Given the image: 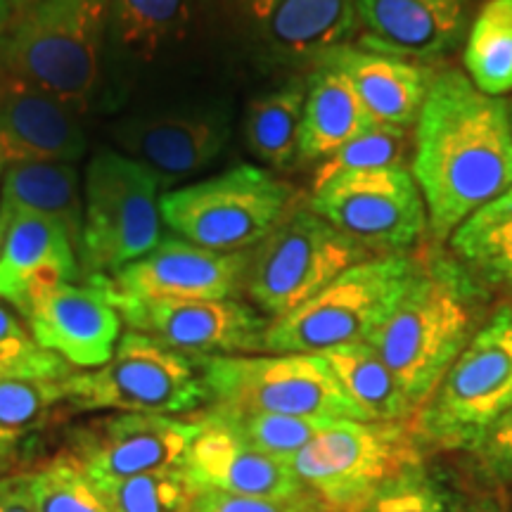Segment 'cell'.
<instances>
[{
	"label": "cell",
	"instance_id": "ab89813d",
	"mask_svg": "<svg viewBox=\"0 0 512 512\" xmlns=\"http://www.w3.org/2000/svg\"><path fill=\"white\" fill-rule=\"evenodd\" d=\"M482 448L491 463L512 470V411L489 432V437L482 441Z\"/></svg>",
	"mask_w": 512,
	"mask_h": 512
},
{
	"label": "cell",
	"instance_id": "e575fe53",
	"mask_svg": "<svg viewBox=\"0 0 512 512\" xmlns=\"http://www.w3.org/2000/svg\"><path fill=\"white\" fill-rule=\"evenodd\" d=\"M408 147V128L375 124L366 133L351 140L337 150L335 155L323 159L318 166L313 185L328 181L332 176L347 174V171L384 169V166H403V155Z\"/></svg>",
	"mask_w": 512,
	"mask_h": 512
},
{
	"label": "cell",
	"instance_id": "7402d4cb",
	"mask_svg": "<svg viewBox=\"0 0 512 512\" xmlns=\"http://www.w3.org/2000/svg\"><path fill=\"white\" fill-rule=\"evenodd\" d=\"M361 46L406 60H437L467 31L465 0H354Z\"/></svg>",
	"mask_w": 512,
	"mask_h": 512
},
{
	"label": "cell",
	"instance_id": "ac0fdd59",
	"mask_svg": "<svg viewBox=\"0 0 512 512\" xmlns=\"http://www.w3.org/2000/svg\"><path fill=\"white\" fill-rule=\"evenodd\" d=\"M121 155L136 159L174 185L207 169L230 140L228 107L140 114L119 121L112 131Z\"/></svg>",
	"mask_w": 512,
	"mask_h": 512
},
{
	"label": "cell",
	"instance_id": "d6a6232c",
	"mask_svg": "<svg viewBox=\"0 0 512 512\" xmlns=\"http://www.w3.org/2000/svg\"><path fill=\"white\" fill-rule=\"evenodd\" d=\"M211 413L226 420L256 451L283 460V463H290L302 448L309 446L320 432H325L335 422L328 418H302V415H228L219 411Z\"/></svg>",
	"mask_w": 512,
	"mask_h": 512
},
{
	"label": "cell",
	"instance_id": "e0dca14e",
	"mask_svg": "<svg viewBox=\"0 0 512 512\" xmlns=\"http://www.w3.org/2000/svg\"><path fill=\"white\" fill-rule=\"evenodd\" d=\"M249 252H214L166 238L143 259L100 280L133 299H235L245 287Z\"/></svg>",
	"mask_w": 512,
	"mask_h": 512
},
{
	"label": "cell",
	"instance_id": "ffe728a7",
	"mask_svg": "<svg viewBox=\"0 0 512 512\" xmlns=\"http://www.w3.org/2000/svg\"><path fill=\"white\" fill-rule=\"evenodd\" d=\"M81 280L72 238L36 211L0 207V302L22 313L38 292Z\"/></svg>",
	"mask_w": 512,
	"mask_h": 512
},
{
	"label": "cell",
	"instance_id": "8992f818",
	"mask_svg": "<svg viewBox=\"0 0 512 512\" xmlns=\"http://www.w3.org/2000/svg\"><path fill=\"white\" fill-rule=\"evenodd\" d=\"M202 382L219 413L366 420L318 354L202 358Z\"/></svg>",
	"mask_w": 512,
	"mask_h": 512
},
{
	"label": "cell",
	"instance_id": "3957f363",
	"mask_svg": "<svg viewBox=\"0 0 512 512\" xmlns=\"http://www.w3.org/2000/svg\"><path fill=\"white\" fill-rule=\"evenodd\" d=\"M110 0H36L12 15L0 41V74L86 112L98 88Z\"/></svg>",
	"mask_w": 512,
	"mask_h": 512
},
{
	"label": "cell",
	"instance_id": "2e32d148",
	"mask_svg": "<svg viewBox=\"0 0 512 512\" xmlns=\"http://www.w3.org/2000/svg\"><path fill=\"white\" fill-rule=\"evenodd\" d=\"M19 316L38 347L83 370L100 368L110 361L124 323L93 280L48 287L38 292Z\"/></svg>",
	"mask_w": 512,
	"mask_h": 512
},
{
	"label": "cell",
	"instance_id": "277c9868",
	"mask_svg": "<svg viewBox=\"0 0 512 512\" xmlns=\"http://www.w3.org/2000/svg\"><path fill=\"white\" fill-rule=\"evenodd\" d=\"M415 266L408 256L387 254L347 268L309 302L275 318L266 330L264 349L273 354H325L368 342L411 283Z\"/></svg>",
	"mask_w": 512,
	"mask_h": 512
},
{
	"label": "cell",
	"instance_id": "d4e9b609",
	"mask_svg": "<svg viewBox=\"0 0 512 512\" xmlns=\"http://www.w3.org/2000/svg\"><path fill=\"white\" fill-rule=\"evenodd\" d=\"M370 126H375V121L370 119L347 76L330 64H313V72L306 79L297 164L328 159L361 133H366Z\"/></svg>",
	"mask_w": 512,
	"mask_h": 512
},
{
	"label": "cell",
	"instance_id": "52a82bcc",
	"mask_svg": "<svg viewBox=\"0 0 512 512\" xmlns=\"http://www.w3.org/2000/svg\"><path fill=\"white\" fill-rule=\"evenodd\" d=\"M294 207V190L261 166L240 164L207 181L166 190L162 221L192 245L214 252L254 249Z\"/></svg>",
	"mask_w": 512,
	"mask_h": 512
},
{
	"label": "cell",
	"instance_id": "4fadbf2b",
	"mask_svg": "<svg viewBox=\"0 0 512 512\" xmlns=\"http://www.w3.org/2000/svg\"><path fill=\"white\" fill-rule=\"evenodd\" d=\"M309 207L370 254H401L427 228L425 200L406 166L332 176L313 185Z\"/></svg>",
	"mask_w": 512,
	"mask_h": 512
},
{
	"label": "cell",
	"instance_id": "74e56055",
	"mask_svg": "<svg viewBox=\"0 0 512 512\" xmlns=\"http://www.w3.org/2000/svg\"><path fill=\"white\" fill-rule=\"evenodd\" d=\"M27 323H22L10 304L0 302V363H19L41 354Z\"/></svg>",
	"mask_w": 512,
	"mask_h": 512
},
{
	"label": "cell",
	"instance_id": "ba28073f",
	"mask_svg": "<svg viewBox=\"0 0 512 512\" xmlns=\"http://www.w3.org/2000/svg\"><path fill=\"white\" fill-rule=\"evenodd\" d=\"M418 463V446L403 422L335 420L287 465L325 508L356 512Z\"/></svg>",
	"mask_w": 512,
	"mask_h": 512
},
{
	"label": "cell",
	"instance_id": "8d00e7d4",
	"mask_svg": "<svg viewBox=\"0 0 512 512\" xmlns=\"http://www.w3.org/2000/svg\"><path fill=\"white\" fill-rule=\"evenodd\" d=\"M190 512H328L311 494L292 498L230 496L221 491H195Z\"/></svg>",
	"mask_w": 512,
	"mask_h": 512
},
{
	"label": "cell",
	"instance_id": "1f68e13d",
	"mask_svg": "<svg viewBox=\"0 0 512 512\" xmlns=\"http://www.w3.org/2000/svg\"><path fill=\"white\" fill-rule=\"evenodd\" d=\"M110 512H190L195 489L183 470L93 482Z\"/></svg>",
	"mask_w": 512,
	"mask_h": 512
},
{
	"label": "cell",
	"instance_id": "44dd1931",
	"mask_svg": "<svg viewBox=\"0 0 512 512\" xmlns=\"http://www.w3.org/2000/svg\"><path fill=\"white\" fill-rule=\"evenodd\" d=\"M183 472L195 491L254 498L309 494L290 465L256 451L216 413L200 420V432L185 456Z\"/></svg>",
	"mask_w": 512,
	"mask_h": 512
},
{
	"label": "cell",
	"instance_id": "7a4b0ae2",
	"mask_svg": "<svg viewBox=\"0 0 512 512\" xmlns=\"http://www.w3.org/2000/svg\"><path fill=\"white\" fill-rule=\"evenodd\" d=\"M460 264L434 256L415 273L368 344L387 363L413 408L432 399L470 342L472 290Z\"/></svg>",
	"mask_w": 512,
	"mask_h": 512
},
{
	"label": "cell",
	"instance_id": "6da1fadb",
	"mask_svg": "<svg viewBox=\"0 0 512 512\" xmlns=\"http://www.w3.org/2000/svg\"><path fill=\"white\" fill-rule=\"evenodd\" d=\"M413 178L427 226L448 240L475 211L512 188V112L463 72L432 79L415 121Z\"/></svg>",
	"mask_w": 512,
	"mask_h": 512
},
{
	"label": "cell",
	"instance_id": "83f0119b",
	"mask_svg": "<svg viewBox=\"0 0 512 512\" xmlns=\"http://www.w3.org/2000/svg\"><path fill=\"white\" fill-rule=\"evenodd\" d=\"M306 105V81L294 79L249 105L245 140L249 152L273 169L297 164Z\"/></svg>",
	"mask_w": 512,
	"mask_h": 512
},
{
	"label": "cell",
	"instance_id": "5b68a950",
	"mask_svg": "<svg viewBox=\"0 0 512 512\" xmlns=\"http://www.w3.org/2000/svg\"><path fill=\"white\" fill-rule=\"evenodd\" d=\"M159 178L121 152H100L83 183L81 280L114 275L162 242Z\"/></svg>",
	"mask_w": 512,
	"mask_h": 512
},
{
	"label": "cell",
	"instance_id": "484cf974",
	"mask_svg": "<svg viewBox=\"0 0 512 512\" xmlns=\"http://www.w3.org/2000/svg\"><path fill=\"white\" fill-rule=\"evenodd\" d=\"M0 207L36 211L57 221L79 256L83 238V195L74 164H27L0 176Z\"/></svg>",
	"mask_w": 512,
	"mask_h": 512
},
{
	"label": "cell",
	"instance_id": "4316f807",
	"mask_svg": "<svg viewBox=\"0 0 512 512\" xmlns=\"http://www.w3.org/2000/svg\"><path fill=\"white\" fill-rule=\"evenodd\" d=\"M339 387L370 422H403L415 408L382 356L368 342L325 351Z\"/></svg>",
	"mask_w": 512,
	"mask_h": 512
},
{
	"label": "cell",
	"instance_id": "ee69618b",
	"mask_svg": "<svg viewBox=\"0 0 512 512\" xmlns=\"http://www.w3.org/2000/svg\"><path fill=\"white\" fill-rule=\"evenodd\" d=\"M510 112H512V105H510Z\"/></svg>",
	"mask_w": 512,
	"mask_h": 512
},
{
	"label": "cell",
	"instance_id": "7c38bea8",
	"mask_svg": "<svg viewBox=\"0 0 512 512\" xmlns=\"http://www.w3.org/2000/svg\"><path fill=\"white\" fill-rule=\"evenodd\" d=\"M510 411L512 309H501L446 370L422 415V430L444 446H482Z\"/></svg>",
	"mask_w": 512,
	"mask_h": 512
},
{
	"label": "cell",
	"instance_id": "cb8c5ba5",
	"mask_svg": "<svg viewBox=\"0 0 512 512\" xmlns=\"http://www.w3.org/2000/svg\"><path fill=\"white\" fill-rule=\"evenodd\" d=\"M74 370L43 349L19 363H0V456L10 460L24 439L46 425L62 401Z\"/></svg>",
	"mask_w": 512,
	"mask_h": 512
},
{
	"label": "cell",
	"instance_id": "603a6c76",
	"mask_svg": "<svg viewBox=\"0 0 512 512\" xmlns=\"http://www.w3.org/2000/svg\"><path fill=\"white\" fill-rule=\"evenodd\" d=\"M318 62L330 64L347 76L370 119L384 126H413L434 79L415 60L351 43L330 50Z\"/></svg>",
	"mask_w": 512,
	"mask_h": 512
},
{
	"label": "cell",
	"instance_id": "b9f144b4",
	"mask_svg": "<svg viewBox=\"0 0 512 512\" xmlns=\"http://www.w3.org/2000/svg\"><path fill=\"white\" fill-rule=\"evenodd\" d=\"M5 5H8V8L12 10V15H17V12H22V10H27L29 5H34L36 0H3Z\"/></svg>",
	"mask_w": 512,
	"mask_h": 512
},
{
	"label": "cell",
	"instance_id": "8fae6325",
	"mask_svg": "<svg viewBox=\"0 0 512 512\" xmlns=\"http://www.w3.org/2000/svg\"><path fill=\"white\" fill-rule=\"evenodd\" d=\"M204 401L207 389L188 356L136 330L119 337L105 366L67 380V403L81 411L181 415Z\"/></svg>",
	"mask_w": 512,
	"mask_h": 512
},
{
	"label": "cell",
	"instance_id": "d6986e66",
	"mask_svg": "<svg viewBox=\"0 0 512 512\" xmlns=\"http://www.w3.org/2000/svg\"><path fill=\"white\" fill-rule=\"evenodd\" d=\"M86 152L79 112L0 74V176L27 164H74Z\"/></svg>",
	"mask_w": 512,
	"mask_h": 512
},
{
	"label": "cell",
	"instance_id": "5bb4252c",
	"mask_svg": "<svg viewBox=\"0 0 512 512\" xmlns=\"http://www.w3.org/2000/svg\"><path fill=\"white\" fill-rule=\"evenodd\" d=\"M102 287L128 330L143 332L183 356H233L264 349L268 325L252 306L235 299H133Z\"/></svg>",
	"mask_w": 512,
	"mask_h": 512
},
{
	"label": "cell",
	"instance_id": "f546056e",
	"mask_svg": "<svg viewBox=\"0 0 512 512\" xmlns=\"http://www.w3.org/2000/svg\"><path fill=\"white\" fill-rule=\"evenodd\" d=\"M467 79L491 98L512 91V0H486L467 29Z\"/></svg>",
	"mask_w": 512,
	"mask_h": 512
},
{
	"label": "cell",
	"instance_id": "d590c367",
	"mask_svg": "<svg viewBox=\"0 0 512 512\" xmlns=\"http://www.w3.org/2000/svg\"><path fill=\"white\" fill-rule=\"evenodd\" d=\"M356 512H446V503L413 467L375 491Z\"/></svg>",
	"mask_w": 512,
	"mask_h": 512
},
{
	"label": "cell",
	"instance_id": "9c48e42d",
	"mask_svg": "<svg viewBox=\"0 0 512 512\" xmlns=\"http://www.w3.org/2000/svg\"><path fill=\"white\" fill-rule=\"evenodd\" d=\"M368 256L366 247L320 219L309 204H294L249 252L245 290L261 311L283 318Z\"/></svg>",
	"mask_w": 512,
	"mask_h": 512
},
{
	"label": "cell",
	"instance_id": "7bdbcfd3",
	"mask_svg": "<svg viewBox=\"0 0 512 512\" xmlns=\"http://www.w3.org/2000/svg\"><path fill=\"white\" fill-rule=\"evenodd\" d=\"M5 465H8V460H5L3 456H0V470H3V467H5Z\"/></svg>",
	"mask_w": 512,
	"mask_h": 512
},
{
	"label": "cell",
	"instance_id": "9a60e30c",
	"mask_svg": "<svg viewBox=\"0 0 512 512\" xmlns=\"http://www.w3.org/2000/svg\"><path fill=\"white\" fill-rule=\"evenodd\" d=\"M200 420L185 422L171 415L121 413L76 432L74 463L91 482L183 470Z\"/></svg>",
	"mask_w": 512,
	"mask_h": 512
},
{
	"label": "cell",
	"instance_id": "4dcf8cb0",
	"mask_svg": "<svg viewBox=\"0 0 512 512\" xmlns=\"http://www.w3.org/2000/svg\"><path fill=\"white\" fill-rule=\"evenodd\" d=\"M451 247L460 264L512 292V188L458 226Z\"/></svg>",
	"mask_w": 512,
	"mask_h": 512
},
{
	"label": "cell",
	"instance_id": "30bf717a",
	"mask_svg": "<svg viewBox=\"0 0 512 512\" xmlns=\"http://www.w3.org/2000/svg\"><path fill=\"white\" fill-rule=\"evenodd\" d=\"M261 67H313L358 29L354 0H195Z\"/></svg>",
	"mask_w": 512,
	"mask_h": 512
},
{
	"label": "cell",
	"instance_id": "f35d334b",
	"mask_svg": "<svg viewBox=\"0 0 512 512\" xmlns=\"http://www.w3.org/2000/svg\"><path fill=\"white\" fill-rule=\"evenodd\" d=\"M0 512H38L29 491V475L0 477Z\"/></svg>",
	"mask_w": 512,
	"mask_h": 512
},
{
	"label": "cell",
	"instance_id": "836d02e7",
	"mask_svg": "<svg viewBox=\"0 0 512 512\" xmlns=\"http://www.w3.org/2000/svg\"><path fill=\"white\" fill-rule=\"evenodd\" d=\"M27 475L38 512H110L72 456L48 460Z\"/></svg>",
	"mask_w": 512,
	"mask_h": 512
},
{
	"label": "cell",
	"instance_id": "f1b7e54d",
	"mask_svg": "<svg viewBox=\"0 0 512 512\" xmlns=\"http://www.w3.org/2000/svg\"><path fill=\"white\" fill-rule=\"evenodd\" d=\"M195 0H110L107 41L126 55L152 60L188 29Z\"/></svg>",
	"mask_w": 512,
	"mask_h": 512
},
{
	"label": "cell",
	"instance_id": "60d3db41",
	"mask_svg": "<svg viewBox=\"0 0 512 512\" xmlns=\"http://www.w3.org/2000/svg\"><path fill=\"white\" fill-rule=\"evenodd\" d=\"M10 22H12V10L3 3V0H0V41H3L5 31H8V27H10Z\"/></svg>",
	"mask_w": 512,
	"mask_h": 512
}]
</instances>
